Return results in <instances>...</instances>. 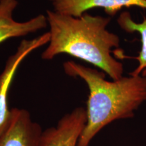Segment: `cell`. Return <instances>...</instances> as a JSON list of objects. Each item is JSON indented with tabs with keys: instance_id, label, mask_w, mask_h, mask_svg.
<instances>
[{
	"instance_id": "cell-1",
	"label": "cell",
	"mask_w": 146,
	"mask_h": 146,
	"mask_svg": "<svg viewBox=\"0 0 146 146\" xmlns=\"http://www.w3.org/2000/svg\"><path fill=\"white\" fill-rule=\"evenodd\" d=\"M46 13L50 40L42 59L66 54L100 68L113 81L123 77V64L111 54L112 48L119 47L120 38L107 29L110 18L86 13L73 17L52 10Z\"/></svg>"
},
{
	"instance_id": "cell-2",
	"label": "cell",
	"mask_w": 146,
	"mask_h": 146,
	"mask_svg": "<svg viewBox=\"0 0 146 146\" xmlns=\"http://www.w3.org/2000/svg\"><path fill=\"white\" fill-rule=\"evenodd\" d=\"M67 75L82 78L89 88L87 123L78 146H89L105 127L115 120L131 118L146 101V78L141 76L106 80L105 73L73 61L63 64Z\"/></svg>"
},
{
	"instance_id": "cell-3",
	"label": "cell",
	"mask_w": 146,
	"mask_h": 146,
	"mask_svg": "<svg viewBox=\"0 0 146 146\" xmlns=\"http://www.w3.org/2000/svg\"><path fill=\"white\" fill-rule=\"evenodd\" d=\"M50 40L49 32L33 39L23 40L15 54L10 56L7 60L4 69L0 74V135L5 130L10 118L11 111L8 108V96L18 66L29 54L49 43Z\"/></svg>"
},
{
	"instance_id": "cell-4",
	"label": "cell",
	"mask_w": 146,
	"mask_h": 146,
	"mask_svg": "<svg viewBox=\"0 0 146 146\" xmlns=\"http://www.w3.org/2000/svg\"><path fill=\"white\" fill-rule=\"evenodd\" d=\"M87 120L86 109L76 108L60 118L55 127L43 131L39 146H78Z\"/></svg>"
},
{
	"instance_id": "cell-5",
	"label": "cell",
	"mask_w": 146,
	"mask_h": 146,
	"mask_svg": "<svg viewBox=\"0 0 146 146\" xmlns=\"http://www.w3.org/2000/svg\"><path fill=\"white\" fill-rule=\"evenodd\" d=\"M10 111L9 123L0 135V146H39L41 126L27 110L14 108Z\"/></svg>"
},
{
	"instance_id": "cell-6",
	"label": "cell",
	"mask_w": 146,
	"mask_h": 146,
	"mask_svg": "<svg viewBox=\"0 0 146 146\" xmlns=\"http://www.w3.org/2000/svg\"><path fill=\"white\" fill-rule=\"evenodd\" d=\"M18 4L17 0H1L0 2V44L11 38L27 36L48 26L46 16L43 14L25 22L16 21L13 12Z\"/></svg>"
},
{
	"instance_id": "cell-7",
	"label": "cell",
	"mask_w": 146,
	"mask_h": 146,
	"mask_svg": "<svg viewBox=\"0 0 146 146\" xmlns=\"http://www.w3.org/2000/svg\"><path fill=\"white\" fill-rule=\"evenodd\" d=\"M54 12L73 17H80L87 10L102 8L114 16L123 8L137 6L146 10V0H48Z\"/></svg>"
},
{
	"instance_id": "cell-8",
	"label": "cell",
	"mask_w": 146,
	"mask_h": 146,
	"mask_svg": "<svg viewBox=\"0 0 146 146\" xmlns=\"http://www.w3.org/2000/svg\"><path fill=\"white\" fill-rule=\"evenodd\" d=\"M118 23L123 30L128 33H138L141 36V49L139 55L135 57L125 56L123 52H118L116 55L118 58H133L138 61V66L130 74L131 76H141L146 78V18H143L141 23L133 21L129 12H124L118 19Z\"/></svg>"
},
{
	"instance_id": "cell-9",
	"label": "cell",
	"mask_w": 146,
	"mask_h": 146,
	"mask_svg": "<svg viewBox=\"0 0 146 146\" xmlns=\"http://www.w3.org/2000/svg\"><path fill=\"white\" fill-rule=\"evenodd\" d=\"M1 0H0V2H1Z\"/></svg>"
}]
</instances>
